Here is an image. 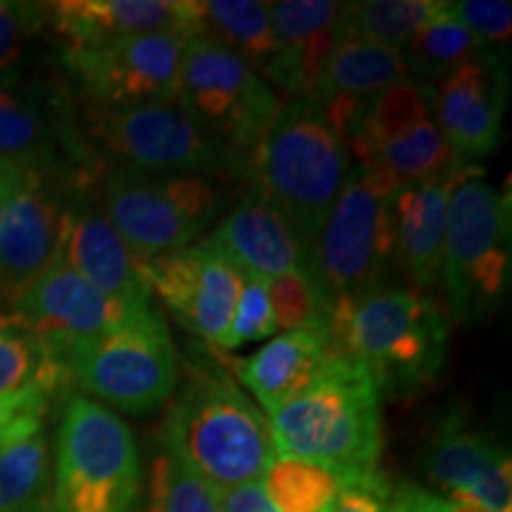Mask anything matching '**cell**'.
Masks as SVG:
<instances>
[{"mask_svg": "<svg viewBox=\"0 0 512 512\" xmlns=\"http://www.w3.org/2000/svg\"><path fill=\"white\" fill-rule=\"evenodd\" d=\"M159 441L174 448L216 494L261 482L278 453L266 413L238 389L221 363L219 368L204 363L185 366Z\"/></svg>", "mask_w": 512, "mask_h": 512, "instance_id": "1", "label": "cell"}, {"mask_svg": "<svg viewBox=\"0 0 512 512\" xmlns=\"http://www.w3.org/2000/svg\"><path fill=\"white\" fill-rule=\"evenodd\" d=\"M328 342L332 354L366 370L382 396H411L444 373L448 313L432 294L384 283L332 313Z\"/></svg>", "mask_w": 512, "mask_h": 512, "instance_id": "2", "label": "cell"}, {"mask_svg": "<svg viewBox=\"0 0 512 512\" xmlns=\"http://www.w3.org/2000/svg\"><path fill=\"white\" fill-rule=\"evenodd\" d=\"M266 418L278 456L311 460L342 479L377 472L382 394L351 358L332 356L309 387Z\"/></svg>", "mask_w": 512, "mask_h": 512, "instance_id": "3", "label": "cell"}, {"mask_svg": "<svg viewBox=\"0 0 512 512\" xmlns=\"http://www.w3.org/2000/svg\"><path fill=\"white\" fill-rule=\"evenodd\" d=\"M351 157L311 98H287L254 164V183L311 247L347 183Z\"/></svg>", "mask_w": 512, "mask_h": 512, "instance_id": "4", "label": "cell"}, {"mask_svg": "<svg viewBox=\"0 0 512 512\" xmlns=\"http://www.w3.org/2000/svg\"><path fill=\"white\" fill-rule=\"evenodd\" d=\"M143 460L131 427L83 394L64 401L50 512H145Z\"/></svg>", "mask_w": 512, "mask_h": 512, "instance_id": "5", "label": "cell"}, {"mask_svg": "<svg viewBox=\"0 0 512 512\" xmlns=\"http://www.w3.org/2000/svg\"><path fill=\"white\" fill-rule=\"evenodd\" d=\"M510 228V195L486 181L482 166H475L451 195L439 280L448 316L463 328L486 323L508 299Z\"/></svg>", "mask_w": 512, "mask_h": 512, "instance_id": "6", "label": "cell"}, {"mask_svg": "<svg viewBox=\"0 0 512 512\" xmlns=\"http://www.w3.org/2000/svg\"><path fill=\"white\" fill-rule=\"evenodd\" d=\"M230 183L200 174L114 166L98 183L100 207L140 264L192 245L226 211Z\"/></svg>", "mask_w": 512, "mask_h": 512, "instance_id": "7", "label": "cell"}, {"mask_svg": "<svg viewBox=\"0 0 512 512\" xmlns=\"http://www.w3.org/2000/svg\"><path fill=\"white\" fill-rule=\"evenodd\" d=\"M64 361L83 396L128 415H150L166 406L181 377L174 337L155 302L74 344Z\"/></svg>", "mask_w": 512, "mask_h": 512, "instance_id": "8", "label": "cell"}, {"mask_svg": "<svg viewBox=\"0 0 512 512\" xmlns=\"http://www.w3.org/2000/svg\"><path fill=\"white\" fill-rule=\"evenodd\" d=\"M176 105L204 136L254 166L283 98L247 62L200 31L185 41Z\"/></svg>", "mask_w": 512, "mask_h": 512, "instance_id": "9", "label": "cell"}, {"mask_svg": "<svg viewBox=\"0 0 512 512\" xmlns=\"http://www.w3.org/2000/svg\"><path fill=\"white\" fill-rule=\"evenodd\" d=\"M392 192L351 164L323 230L309 247V271L332 316L387 283L394 264Z\"/></svg>", "mask_w": 512, "mask_h": 512, "instance_id": "10", "label": "cell"}, {"mask_svg": "<svg viewBox=\"0 0 512 512\" xmlns=\"http://www.w3.org/2000/svg\"><path fill=\"white\" fill-rule=\"evenodd\" d=\"M79 124L102 164L107 157L117 159L119 166L143 171L254 183V166L204 136L178 105H145L133 110L83 107Z\"/></svg>", "mask_w": 512, "mask_h": 512, "instance_id": "11", "label": "cell"}, {"mask_svg": "<svg viewBox=\"0 0 512 512\" xmlns=\"http://www.w3.org/2000/svg\"><path fill=\"white\" fill-rule=\"evenodd\" d=\"M351 164L368 171L384 190L427 181L456 162L441 136L432 107V86L406 79L368 102L344 140Z\"/></svg>", "mask_w": 512, "mask_h": 512, "instance_id": "12", "label": "cell"}, {"mask_svg": "<svg viewBox=\"0 0 512 512\" xmlns=\"http://www.w3.org/2000/svg\"><path fill=\"white\" fill-rule=\"evenodd\" d=\"M0 164L29 174H105L67 88L24 72L0 76Z\"/></svg>", "mask_w": 512, "mask_h": 512, "instance_id": "13", "label": "cell"}, {"mask_svg": "<svg viewBox=\"0 0 512 512\" xmlns=\"http://www.w3.org/2000/svg\"><path fill=\"white\" fill-rule=\"evenodd\" d=\"M185 41L181 34H147L88 48H62V67L83 107L176 105Z\"/></svg>", "mask_w": 512, "mask_h": 512, "instance_id": "14", "label": "cell"}, {"mask_svg": "<svg viewBox=\"0 0 512 512\" xmlns=\"http://www.w3.org/2000/svg\"><path fill=\"white\" fill-rule=\"evenodd\" d=\"M145 280L181 328L221 347L240 294L238 268L200 242L145 261Z\"/></svg>", "mask_w": 512, "mask_h": 512, "instance_id": "15", "label": "cell"}, {"mask_svg": "<svg viewBox=\"0 0 512 512\" xmlns=\"http://www.w3.org/2000/svg\"><path fill=\"white\" fill-rule=\"evenodd\" d=\"M102 176V174H100ZM91 176L27 174L0 216V297L19 292L53 264L76 181Z\"/></svg>", "mask_w": 512, "mask_h": 512, "instance_id": "16", "label": "cell"}, {"mask_svg": "<svg viewBox=\"0 0 512 512\" xmlns=\"http://www.w3.org/2000/svg\"><path fill=\"white\" fill-rule=\"evenodd\" d=\"M508 105V64L503 53L482 55L432 83V107L439 131L456 162L477 166L503 138Z\"/></svg>", "mask_w": 512, "mask_h": 512, "instance_id": "17", "label": "cell"}, {"mask_svg": "<svg viewBox=\"0 0 512 512\" xmlns=\"http://www.w3.org/2000/svg\"><path fill=\"white\" fill-rule=\"evenodd\" d=\"M98 183L100 176L81 178L74 183L57 256L107 297L143 306L152 302L145 264L131 254L126 242L107 221L100 207Z\"/></svg>", "mask_w": 512, "mask_h": 512, "instance_id": "18", "label": "cell"}, {"mask_svg": "<svg viewBox=\"0 0 512 512\" xmlns=\"http://www.w3.org/2000/svg\"><path fill=\"white\" fill-rule=\"evenodd\" d=\"M12 306V313L64 358L74 344L114 328L145 304L133 306L107 297L55 256L53 264L17 294Z\"/></svg>", "mask_w": 512, "mask_h": 512, "instance_id": "19", "label": "cell"}, {"mask_svg": "<svg viewBox=\"0 0 512 512\" xmlns=\"http://www.w3.org/2000/svg\"><path fill=\"white\" fill-rule=\"evenodd\" d=\"M425 472L448 501L512 512L508 451L472 427L460 411L444 413L427 439Z\"/></svg>", "mask_w": 512, "mask_h": 512, "instance_id": "20", "label": "cell"}, {"mask_svg": "<svg viewBox=\"0 0 512 512\" xmlns=\"http://www.w3.org/2000/svg\"><path fill=\"white\" fill-rule=\"evenodd\" d=\"M242 275L275 280L309 268V245L271 197L252 183L204 238Z\"/></svg>", "mask_w": 512, "mask_h": 512, "instance_id": "21", "label": "cell"}, {"mask_svg": "<svg viewBox=\"0 0 512 512\" xmlns=\"http://www.w3.org/2000/svg\"><path fill=\"white\" fill-rule=\"evenodd\" d=\"M60 48H88L128 36L200 34L197 0H60L46 5Z\"/></svg>", "mask_w": 512, "mask_h": 512, "instance_id": "22", "label": "cell"}, {"mask_svg": "<svg viewBox=\"0 0 512 512\" xmlns=\"http://www.w3.org/2000/svg\"><path fill=\"white\" fill-rule=\"evenodd\" d=\"M472 169L456 164L427 181L403 185L392 197L394 261L415 290L432 294L439 285L451 195Z\"/></svg>", "mask_w": 512, "mask_h": 512, "instance_id": "23", "label": "cell"}, {"mask_svg": "<svg viewBox=\"0 0 512 512\" xmlns=\"http://www.w3.org/2000/svg\"><path fill=\"white\" fill-rule=\"evenodd\" d=\"M280 69L275 91L287 98H313L323 79L325 64L342 38L344 3L332 0H283L268 3Z\"/></svg>", "mask_w": 512, "mask_h": 512, "instance_id": "24", "label": "cell"}, {"mask_svg": "<svg viewBox=\"0 0 512 512\" xmlns=\"http://www.w3.org/2000/svg\"><path fill=\"white\" fill-rule=\"evenodd\" d=\"M335 356L328 337L311 330L283 332L254 354L235 358L221 354L223 366L245 384L266 415L297 396L316 380L325 363Z\"/></svg>", "mask_w": 512, "mask_h": 512, "instance_id": "25", "label": "cell"}, {"mask_svg": "<svg viewBox=\"0 0 512 512\" xmlns=\"http://www.w3.org/2000/svg\"><path fill=\"white\" fill-rule=\"evenodd\" d=\"M200 31L247 62L268 86H275L280 48L275 41L271 8L254 0H202L197 3Z\"/></svg>", "mask_w": 512, "mask_h": 512, "instance_id": "26", "label": "cell"}, {"mask_svg": "<svg viewBox=\"0 0 512 512\" xmlns=\"http://www.w3.org/2000/svg\"><path fill=\"white\" fill-rule=\"evenodd\" d=\"M406 79H411V74H408L401 50L361 36L342 34L311 100L347 98L370 102L382 91Z\"/></svg>", "mask_w": 512, "mask_h": 512, "instance_id": "27", "label": "cell"}, {"mask_svg": "<svg viewBox=\"0 0 512 512\" xmlns=\"http://www.w3.org/2000/svg\"><path fill=\"white\" fill-rule=\"evenodd\" d=\"M50 482L46 422L34 420L0 444V512H48Z\"/></svg>", "mask_w": 512, "mask_h": 512, "instance_id": "28", "label": "cell"}, {"mask_svg": "<svg viewBox=\"0 0 512 512\" xmlns=\"http://www.w3.org/2000/svg\"><path fill=\"white\" fill-rule=\"evenodd\" d=\"M69 382L67 363L15 313L0 316V396L43 392L53 396Z\"/></svg>", "mask_w": 512, "mask_h": 512, "instance_id": "29", "label": "cell"}, {"mask_svg": "<svg viewBox=\"0 0 512 512\" xmlns=\"http://www.w3.org/2000/svg\"><path fill=\"white\" fill-rule=\"evenodd\" d=\"M484 50V43L448 10V3H444L439 15L427 22L411 43L401 48V55L411 79L432 86L453 69L475 60Z\"/></svg>", "mask_w": 512, "mask_h": 512, "instance_id": "30", "label": "cell"}, {"mask_svg": "<svg viewBox=\"0 0 512 512\" xmlns=\"http://www.w3.org/2000/svg\"><path fill=\"white\" fill-rule=\"evenodd\" d=\"M259 484L278 512H330L344 479L330 467L275 453Z\"/></svg>", "mask_w": 512, "mask_h": 512, "instance_id": "31", "label": "cell"}, {"mask_svg": "<svg viewBox=\"0 0 512 512\" xmlns=\"http://www.w3.org/2000/svg\"><path fill=\"white\" fill-rule=\"evenodd\" d=\"M441 0H363L344 3V34L368 38L382 46L401 50L418 31L439 15Z\"/></svg>", "mask_w": 512, "mask_h": 512, "instance_id": "32", "label": "cell"}, {"mask_svg": "<svg viewBox=\"0 0 512 512\" xmlns=\"http://www.w3.org/2000/svg\"><path fill=\"white\" fill-rule=\"evenodd\" d=\"M145 512H221L219 494L183 463L174 448L159 441Z\"/></svg>", "mask_w": 512, "mask_h": 512, "instance_id": "33", "label": "cell"}, {"mask_svg": "<svg viewBox=\"0 0 512 512\" xmlns=\"http://www.w3.org/2000/svg\"><path fill=\"white\" fill-rule=\"evenodd\" d=\"M266 285L278 330H311L328 337L330 313L309 268L280 275Z\"/></svg>", "mask_w": 512, "mask_h": 512, "instance_id": "34", "label": "cell"}, {"mask_svg": "<svg viewBox=\"0 0 512 512\" xmlns=\"http://www.w3.org/2000/svg\"><path fill=\"white\" fill-rule=\"evenodd\" d=\"M275 332H278V323H275L271 299H268L266 280L252 278V275H242L233 318H230L226 335L221 339V347L214 351L230 354V351L245 347L249 342H259V339L273 337Z\"/></svg>", "mask_w": 512, "mask_h": 512, "instance_id": "35", "label": "cell"}, {"mask_svg": "<svg viewBox=\"0 0 512 512\" xmlns=\"http://www.w3.org/2000/svg\"><path fill=\"white\" fill-rule=\"evenodd\" d=\"M43 27H48L43 3L0 0V76L22 72L29 43Z\"/></svg>", "mask_w": 512, "mask_h": 512, "instance_id": "36", "label": "cell"}, {"mask_svg": "<svg viewBox=\"0 0 512 512\" xmlns=\"http://www.w3.org/2000/svg\"><path fill=\"white\" fill-rule=\"evenodd\" d=\"M448 10L489 50L503 53L510 43L512 5L508 0H458L448 3Z\"/></svg>", "mask_w": 512, "mask_h": 512, "instance_id": "37", "label": "cell"}, {"mask_svg": "<svg viewBox=\"0 0 512 512\" xmlns=\"http://www.w3.org/2000/svg\"><path fill=\"white\" fill-rule=\"evenodd\" d=\"M392 484L380 470L363 477L344 479L330 512H389Z\"/></svg>", "mask_w": 512, "mask_h": 512, "instance_id": "38", "label": "cell"}, {"mask_svg": "<svg viewBox=\"0 0 512 512\" xmlns=\"http://www.w3.org/2000/svg\"><path fill=\"white\" fill-rule=\"evenodd\" d=\"M50 396L43 392H24L0 396V444L34 420L46 418Z\"/></svg>", "mask_w": 512, "mask_h": 512, "instance_id": "39", "label": "cell"}, {"mask_svg": "<svg viewBox=\"0 0 512 512\" xmlns=\"http://www.w3.org/2000/svg\"><path fill=\"white\" fill-rule=\"evenodd\" d=\"M389 512H456V503L413 482L392 486Z\"/></svg>", "mask_w": 512, "mask_h": 512, "instance_id": "40", "label": "cell"}, {"mask_svg": "<svg viewBox=\"0 0 512 512\" xmlns=\"http://www.w3.org/2000/svg\"><path fill=\"white\" fill-rule=\"evenodd\" d=\"M219 510L221 512H278V508L268 501L259 482L235 486L219 494Z\"/></svg>", "mask_w": 512, "mask_h": 512, "instance_id": "41", "label": "cell"}, {"mask_svg": "<svg viewBox=\"0 0 512 512\" xmlns=\"http://www.w3.org/2000/svg\"><path fill=\"white\" fill-rule=\"evenodd\" d=\"M29 171L15 169V166H5L0 164V216H3V209L8 207L10 197L15 195V190L22 183V178L27 176Z\"/></svg>", "mask_w": 512, "mask_h": 512, "instance_id": "42", "label": "cell"}, {"mask_svg": "<svg viewBox=\"0 0 512 512\" xmlns=\"http://www.w3.org/2000/svg\"><path fill=\"white\" fill-rule=\"evenodd\" d=\"M456 512H491V510H484V508H479V505H472V503H456Z\"/></svg>", "mask_w": 512, "mask_h": 512, "instance_id": "43", "label": "cell"}, {"mask_svg": "<svg viewBox=\"0 0 512 512\" xmlns=\"http://www.w3.org/2000/svg\"><path fill=\"white\" fill-rule=\"evenodd\" d=\"M48 512H50V510H48Z\"/></svg>", "mask_w": 512, "mask_h": 512, "instance_id": "44", "label": "cell"}]
</instances>
